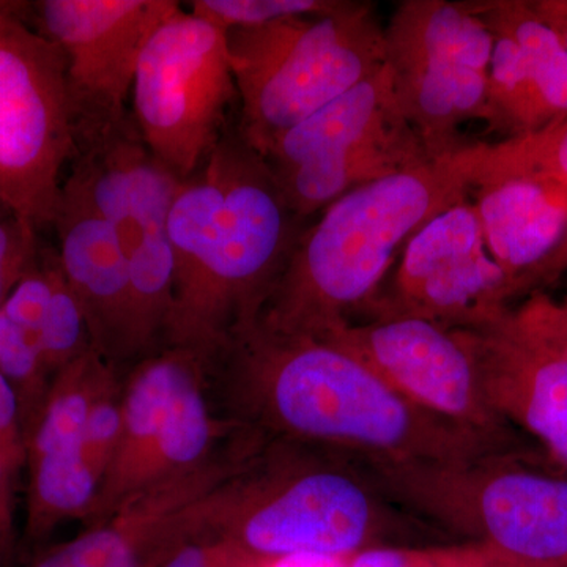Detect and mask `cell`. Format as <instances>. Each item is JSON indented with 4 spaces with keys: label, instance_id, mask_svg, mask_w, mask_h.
I'll return each instance as SVG.
<instances>
[{
    "label": "cell",
    "instance_id": "1",
    "mask_svg": "<svg viewBox=\"0 0 567 567\" xmlns=\"http://www.w3.org/2000/svg\"><path fill=\"white\" fill-rule=\"evenodd\" d=\"M237 427L380 462H454L499 445L406 401L322 336L259 320L235 328L210 365Z\"/></svg>",
    "mask_w": 567,
    "mask_h": 567
},
{
    "label": "cell",
    "instance_id": "2",
    "mask_svg": "<svg viewBox=\"0 0 567 567\" xmlns=\"http://www.w3.org/2000/svg\"><path fill=\"white\" fill-rule=\"evenodd\" d=\"M306 226L262 156L227 128L171 208L174 300L163 347L192 350L210 371L235 328L259 316Z\"/></svg>",
    "mask_w": 567,
    "mask_h": 567
},
{
    "label": "cell",
    "instance_id": "3",
    "mask_svg": "<svg viewBox=\"0 0 567 567\" xmlns=\"http://www.w3.org/2000/svg\"><path fill=\"white\" fill-rule=\"evenodd\" d=\"M436 529L386 498L352 458L246 431L207 535L268 563L413 546Z\"/></svg>",
    "mask_w": 567,
    "mask_h": 567
},
{
    "label": "cell",
    "instance_id": "4",
    "mask_svg": "<svg viewBox=\"0 0 567 567\" xmlns=\"http://www.w3.org/2000/svg\"><path fill=\"white\" fill-rule=\"evenodd\" d=\"M470 193L464 147L339 197L306 226L256 319L306 334L349 322L382 290L406 241Z\"/></svg>",
    "mask_w": 567,
    "mask_h": 567
},
{
    "label": "cell",
    "instance_id": "5",
    "mask_svg": "<svg viewBox=\"0 0 567 567\" xmlns=\"http://www.w3.org/2000/svg\"><path fill=\"white\" fill-rule=\"evenodd\" d=\"M352 458L395 506L524 567H567V470L537 446L454 462Z\"/></svg>",
    "mask_w": 567,
    "mask_h": 567
},
{
    "label": "cell",
    "instance_id": "6",
    "mask_svg": "<svg viewBox=\"0 0 567 567\" xmlns=\"http://www.w3.org/2000/svg\"><path fill=\"white\" fill-rule=\"evenodd\" d=\"M237 132L259 153L385 65V25L368 2L226 32Z\"/></svg>",
    "mask_w": 567,
    "mask_h": 567
},
{
    "label": "cell",
    "instance_id": "7",
    "mask_svg": "<svg viewBox=\"0 0 567 567\" xmlns=\"http://www.w3.org/2000/svg\"><path fill=\"white\" fill-rule=\"evenodd\" d=\"M25 6L0 10V204L40 233L78 155V114L65 55L21 17Z\"/></svg>",
    "mask_w": 567,
    "mask_h": 567
},
{
    "label": "cell",
    "instance_id": "8",
    "mask_svg": "<svg viewBox=\"0 0 567 567\" xmlns=\"http://www.w3.org/2000/svg\"><path fill=\"white\" fill-rule=\"evenodd\" d=\"M262 158L303 221L360 186L431 162L386 63L293 126Z\"/></svg>",
    "mask_w": 567,
    "mask_h": 567
},
{
    "label": "cell",
    "instance_id": "9",
    "mask_svg": "<svg viewBox=\"0 0 567 567\" xmlns=\"http://www.w3.org/2000/svg\"><path fill=\"white\" fill-rule=\"evenodd\" d=\"M494 35L472 2L404 0L385 25V63L429 158L453 155L465 123H488Z\"/></svg>",
    "mask_w": 567,
    "mask_h": 567
},
{
    "label": "cell",
    "instance_id": "10",
    "mask_svg": "<svg viewBox=\"0 0 567 567\" xmlns=\"http://www.w3.org/2000/svg\"><path fill=\"white\" fill-rule=\"evenodd\" d=\"M69 175L106 219L132 279L142 341L163 346L174 300L169 215L182 181L145 147L132 114L81 137Z\"/></svg>",
    "mask_w": 567,
    "mask_h": 567
},
{
    "label": "cell",
    "instance_id": "11",
    "mask_svg": "<svg viewBox=\"0 0 567 567\" xmlns=\"http://www.w3.org/2000/svg\"><path fill=\"white\" fill-rule=\"evenodd\" d=\"M237 96L226 32L181 7L142 51L132 117L147 151L186 181L218 147Z\"/></svg>",
    "mask_w": 567,
    "mask_h": 567
},
{
    "label": "cell",
    "instance_id": "12",
    "mask_svg": "<svg viewBox=\"0 0 567 567\" xmlns=\"http://www.w3.org/2000/svg\"><path fill=\"white\" fill-rule=\"evenodd\" d=\"M316 336L352 353L425 412L499 445L524 443L484 398L468 331L416 317H383Z\"/></svg>",
    "mask_w": 567,
    "mask_h": 567
},
{
    "label": "cell",
    "instance_id": "13",
    "mask_svg": "<svg viewBox=\"0 0 567 567\" xmlns=\"http://www.w3.org/2000/svg\"><path fill=\"white\" fill-rule=\"evenodd\" d=\"M511 301L509 281L492 259L475 205L465 197L406 241L390 287L365 311L372 319L416 317L477 330L505 315Z\"/></svg>",
    "mask_w": 567,
    "mask_h": 567
},
{
    "label": "cell",
    "instance_id": "14",
    "mask_svg": "<svg viewBox=\"0 0 567 567\" xmlns=\"http://www.w3.org/2000/svg\"><path fill=\"white\" fill-rule=\"evenodd\" d=\"M181 9L173 0H41L33 25L58 44L69 70L78 140L130 117L134 74L153 32Z\"/></svg>",
    "mask_w": 567,
    "mask_h": 567
},
{
    "label": "cell",
    "instance_id": "15",
    "mask_svg": "<svg viewBox=\"0 0 567 567\" xmlns=\"http://www.w3.org/2000/svg\"><path fill=\"white\" fill-rule=\"evenodd\" d=\"M244 447L245 436L205 464L145 488L28 567H162L178 547L207 533Z\"/></svg>",
    "mask_w": 567,
    "mask_h": 567
},
{
    "label": "cell",
    "instance_id": "16",
    "mask_svg": "<svg viewBox=\"0 0 567 567\" xmlns=\"http://www.w3.org/2000/svg\"><path fill=\"white\" fill-rule=\"evenodd\" d=\"M496 416L567 470V350L524 311L466 330Z\"/></svg>",
    "mask_w": 567,
    "mask_h": 567
},
{
    "label": "cell",
    "instance_id": "17",
    "mask_svg": "<svg viewBox=\"0 0 567 567\" xmlns=\"http://www.w3.org/2000/svg\"><path fill=\"white\" fill-rule=\"evenodd\" d=\"M52 227L63 275L87 320L92 349L114 368L148 357L128 267L112 227L69 177Z\"/></svg>",
    "mask_w": 567,
    "mask_h": 567
},
{
    "label": "cell",
    "instance_id": "18",
    "mask_svg": "<svg viewBox=\"0 0 567 567\" xmlns=\"http://www.w3.org/2000/svg\"><path fill=\"white\" fill-rule=\"evenodd\" d=\"M472 193L484 241L509 281L513 300L532 295L537 271L567 233V182L503 178Z\"/></svg>",
    "mask_w": 567,
    "mask_h": 567
},
{
    "label": "cell",
    "instance_id": "19",
    "mask_svg": "<svg viewBox=\"0 0 567 567\" xmlns=\"http://www.w3.org/2000/svg\"><path fill=\"white\" fill-rule=\"evenodd\" d=\"M199 354L164 346L142 358L122 380V439L112 458L85 527L99 524L123 503L151 486L148 475L156 447L183 377ZM205 363V361H204Z\"/></svg>",
    "mask_w": 567,
    "mask_h": 567
},
{
    "label": "cell",
    "instance_id": "20",
    "mask_svg": "<svg viewBox=\"0 0 567 567\" xmlns=\"http://www.w3.org/2000/svg\"><path fill=\"white\" fill-rule=\"evenodd\" d=\"M473 9L492 31L506 33L524 55L551 122L567 115V48L527 0H475Z\"/></svg>",
    "mask_w": 567,
    "mask_h": 567
},
{
    "label": "cell",
    "instance_id": "21",
    "mask_svg": "<svg viewBox=\"0 0 567 567\" xmlns=\"http://www.w3.org/2000/svg\"><path fill=\"white\" fill-rule=\"evenodd\" d=\"M472 189L503 178L537 177L567 182V115L535 133L498 144H468Z\"/></svg>",
    "mask_w": 567,
    "mask_h": 567
},
{
    "label": "cell",
    "instance_id": "22",
    "mask_svg": "<svg viewBox=\"0 0 567 567\" xmlns=\"http://www.w3.org/2000/svg\"><path fill=\"white\" fill-rule=\"evenodd\" d=\"M494 50L488 66V128L509 137L535 133L551 122L546 104L516 41L492 31Z\"/></svg>",
    "mask_w": 567,
    "mask_h": 567
},
{
    "label": "cell",
    "instance_id": "23",
    "mask_svg": "<svg viewBox=\"0 0 567 567\" xmlns=\"http://www.w3.org/2000/svg\"><path fill=\"white\" fill-rule=\"evenodd\" d=\"M51 278V298L41 330V350L52 379L80 354L92 349L87 320L66 282L58 251L40 249Z\"/></svg>",
    "mask_w": 567,
    "mask_h": 567
},
{
    "label": "cell",
    "instance_id": "24",
    "mask_svg": "<svg viewBox=\"0 0 567 567\" xmlns=\"http://www.w3.org/2000/svg\"><path fill=\"white\" fill-rule=\"evenodd\" d=\"M0 374L20 399L22 427L28 429L39 412L52 377L44 364L40 339L22 330L0 309Z\"/></svg>",
    "mask_w": 567,
    "mask_h": 567
},
{
    "label": "cell",
    "instance_id": "25",
    "mask_svg": "<svg viewBox=\"0 0 567 567\" xmlns=\"http://www.w3.org/2000/svg\"><path fill=\"white\" fill-rule=\"evenodd\" d=\"M338 0H194L192 13L223 32L333 9Z\"/></svg>",
    "mask_w": 567,
    "mask_h": 567
},
{
    "label": "cell",
    "instance_id": "26",
    "mask_svg": "<svg viewBox=\"0 0 567 567\" xmlns=\"http://www.w3.org/2000/svg\"><path fill=\"white\" fill-rule=\"evenodd\" d=\"M122 380L121 377H115L96 395L82 432V454L102 483L121 445Z\"/></svg>",
    "mask_w": 567,
    "mask_h": 567
},
{
    "label": "cell",
    "instance_id": "27",
    "mask_svg": "<svg viewBox=\"0 0 567 567\" xmlns=\"http://www.w3.org/2000/svg\"><path fill=\"white\" fill-rule=\"evenodd\" d=\"M39 233L0 204V306L39 262Z\"/></svg>",
    "mask_w": 567,
    "mask_h": 567
},
{
    "label": "cell",
    "instance_id": "28",
    "mask_svg": "<svg viewBox=\"0 0 567 567\" xmlns=\"http://www.w3.org/2000/svg\"><path fill=\"white\" fill-rule=\"evenodd\" d=\"M483 544L454 546H382L346 558L344 567H450L477 554Z\"/></svg>",
    "mask_w": 567,
    "mask_h": 567
},
{
    "label": "cell",
    "instance_id": "29",
    "mask_svg": "<svg viewBox=\"0 0 567 567\" xmlns=\"http://www.w3.org/2000/svg\"><path fill=\"white\" fill-rule=\"evenodd\" d=\"M241 548L212 535L193 537L166 559L162 567H271Z\"/></svg>",
    "mask_w": 567,
    "mask_h": 567
},
{
    "label": "cell",
    "instance_id": "30",
    "mask_svg": "<svg viewBox=\"0 0 567 567\" xmlns=\"http://www.w3.org/2000/svg\"><path fill=\"white\" fill-rule=\"evenodd\" d=\"M0 450L14 464L24 466V427L20 399L9 380L0 374Z\"/></svg>",
    "mask_w": 567,
    "mask_h": 567
},
{
    "label": "cell",
    "instance_id": "31",
    "mask_svg": "<svg viewBox=\"0 0 567 567\" xmlns=\"http://www.w3.org/2000/svg\"><path fill=\"white\" fill-rule=\"evenodd\" d=\"M520 306L555 342L567 350V322L557 301L540 290L529 295Z\"/></svg>",
    "mask_w": 567,
    "mask_h": 567
},
{
    "label": "cell",
    "instance_id": "32",
    "mask_svg": "<svg viewBox=\"0 0 567 567\" xmlns=\"http://www.w3.org/2000/svg\"><path fill=\"white\" fill-rule=\"evenodd\" d=\"M21 466L0 450V535L13 540L14 492Z\"/></svg>",
    "mask_w": 567,
    "mask_h": 567
},
{
    "label": "cell",
    "instance_id": "33",
    "mask_svg": "<svg viewBox=\"0 0 567 567\" xmlns=\"http://www.w3.org/2000/svg\"><path fill=\"white\" fill-rule=\"evenodd\" d=\"M537 17L547 22L567 48V0H533Z\"/></svg>",
    "mask_w": 567,
    "mask_h": 567
},
{
    "label": "cell",
    "instance_id": "34",
    "mask_svg": "<svg viewBox=\"0 0 567 567\" xmlns=\"http://www.w3.org/2000/svg\"><path fill=\"white\" fill-rule=\"evenodd\" d=\"M567 271V233L565 238H563L561 244H559L558 248L555 249V252L551 254L550 259L547 260L543 267L539 268L535 276V281H533V292H540L543 287L548 286V284L557 281L559 276L565 275Z\"/></svg>",
    "mask_w": 567,
    "mask_h": 567
},
{
    "label": "cell",
    "instance_id": "35",
    "mask_svg": "<svg viewBox=\"0 0 567 567\" xmlns=\"http://www.w3.org/2000/svg\"><path fill=\"white\" fill-rule=\"evenodd\" d=\"M450 567H524L517 565V563L511 561L502 555L496 554L491 547L484 546L477 550V554L473 555L472 558L465 559V561L458 563V565Z\"/></svg>",
    "mask_w": 567,
    "mask_h": 567
},
{
    "label": "cell",
    "instance_id": "36",
    "mask_svg": "<svg viewBox=\"0 0 567 567\" xmlns=\"http://www.w3.org/2000/svg\"><path fill=\"white\" fill-rule=\"evenodd\" d=\"M11 548H13V540L0 535V567H7V565H9Z\"/></svg>",
    "mask_w": 567,
    "mask_h": 567
},
{
    "label": "cell",
    "instance_id": "37",
    "mask_svg": "<svg viewBox=\"0 0 567 567\" xmlns=\"http://www.w3.org/2000/svg\"><path fill=\"white\" fill-rule=\"evenodd\" d=\"M20 2H10V0H0V10L13 9Z\"/></svg>",
    "mask_w": 567,
    "mask_h": 567
},
{
    "label": "cell",
    "instance_id": "38",
    "mask_svg": "<svg viewBox=\"0 0 567 567\" xmlns=\"http://www.w3.org/2000/svg\"><path fill=\"white\" fill-rule=\"evenodd\" d=\"M559 308H561L563 317H565L567 322V300L565 301V303H559Z\"/></svg>",
    "mask_w": 567,
    "mask_h": 567
}]
</instances>
